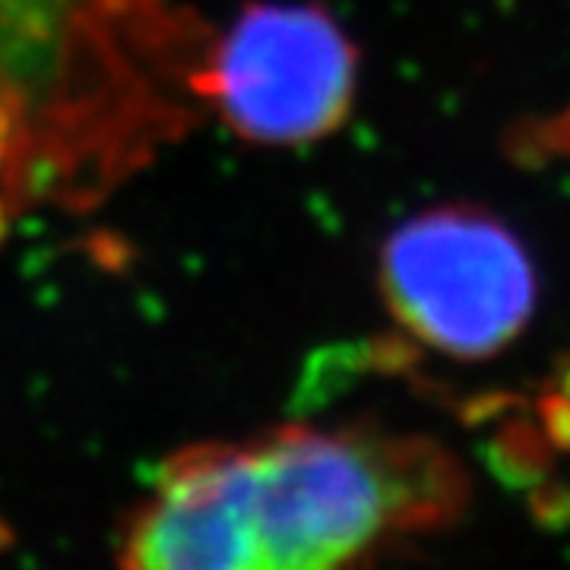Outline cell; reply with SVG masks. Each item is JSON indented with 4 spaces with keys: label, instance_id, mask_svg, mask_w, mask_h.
Returning a JSON list of instances; mask_svg holds the SVG:
<instances>
[{
    "label": "cell",
    "instance_id": "obj_5",
    "mask_svg": "<svg viewBox=\"0 0 570 570\" xmlns=\"http://www.w3.org/2000/svg\"><path fill=\"white\" fill-rule=\"evenodd\" d=\"M127 570H264L245 513L242 444L168 460L130 523Z\"/></svg>",
    "mask_w": 570,
    "mask_h": 570
},
{
    "label": "cell",
    "instance_id": "obj_3",
    "mask_svg": "<svg viewBox=\"0 0 570 570\" xmlns=\"http://www.w3.org/2000/svg\"><path fill=\"white\" fill-rule=\"evenodd\" d=\"M381 279L396 321L456 358L513 343L539 298L523 242L472 206L428 209L400 225L384 245Z\"/></svg>",
    "mask_w": 570,
    "mask_h": 570
},
{
    "label": "cell",
    "instance_id": "obj_2",
    "mask_svg": "<svg viewBox=\"0 0 570 570\" xmlns=\"http://www.w3.org/2000/svg\"><path fill=\"white\" fill-rule=\"evenodd\" d=\"M245 456V513L264 570H346L384 532L448 523L460 469L422 441L283 428Z\"/></svg>",
    "mask_w": 570,
    "mask_h": 570
},
{
    "label": "cell",
    "instance_id": "obj_1",
    "mask_svg": "<svg viewBox=\"0 0 570 570\" xmlns=\"http://www.w3.org/2000/svg\"><path fill=\"white\" fill-rule=\"evenodd\" d=\"M209 41L175 0H0V206L108 200L200 121Z\"/></svg>",
    "mask_w": 570,
    "mask_h": 570
},
{
    "label": "cell",
    "instance_id": "obj_6",
    "mask_svg": "<svg viewBox=\"0 0 570 570\" xmlns=\"http://www.w3.org/2000/svg\"><path fill=\"white\" fill-rule=\"evenodd\" d=\"M532 517L542 530H564L570 527V491L561 485H549L532 498Z\"/></svg>",
    "mask_w": 570,
    "mask_h": 570
},
{
    "label": "cell",
    "instance_id": "obj_4",
    "mask_svg": "<svg viewBox=\"0 0 570 570\" xmlns=\"http://www.w3.org/2000/svg\"><path fill=\"white\" fill-rule=\"evenodd\" d=\"M358 55L317 3H247L209 41L197 92L238 137L295 146L346 118Z\"/></svg>",
    "mask_w": 570,
    "mask_h": 570
}]
</instances>
